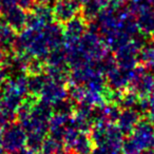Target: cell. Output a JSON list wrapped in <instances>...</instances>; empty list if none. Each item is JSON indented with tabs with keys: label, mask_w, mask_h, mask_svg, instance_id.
Segmentation results:
<instances>
[{
	"label": "cell",
	"mask_w": 154,
	"mask_h": 154,
	"mask_svg": "<svg viewBox=\"0 0 154 154\" xmlns=\"http://www.w3.org/2000/svg\"><path fill=\"white\" fill-rule=\"evenodd\" d=\"M128 89L136 93L140 98L149 97L154 93V74L149 72L143 64L137 66Z\"/></svg>",
	"instance_id": "ba28073f"
},
{
	"label": "cell",
	"mask_w": 154,
	"mask_h": 154,
	"mask_svg": "<svg viewBox=\"0 0 154 154\" xmlns=\"http://www.w3.org/2000/svg\"><path fill=\"white\" fill-rule=\"evenodd\" d=\"M11 154H39V152L26 146V147L23 148V149L19 150V151H16V152H14V153H11Z\"/></svg>",
	"instance_id": "d6986e66"
},
{
	"label": "cell",
	"mask_w": 154,
	"mask_h": 154,
	"mask_svg": "<svg viewBox=\"0 0 154 154\" xmlns=\"http://www.w3.org/2000/svg\"><path fill=\"white\" fill-rule=\"evenodd\" d=\"M87 23L84 17L77 16L73 19L69 20L63 24V39L64 45H71L76 43L87 32Z\"/></svg>",
	"instance_id": "5bb4252c"
},
{
	"label": "cell",
	"mask_w": 154,
	"mask_h": 154,
	"mask_svg": "<svg viewBox=\"0 0 154 154\" xmlns=\"http://www.w3.org/2000/svg\"><path fill=\"white\" fill-rule=\"evenodd\" d=\"M94 143L92 154H122L124 134L114 122H96L90 131Z\"/></svg>",
	"instance_id": "3957f363"
},
{
	"label": "cell",
	"mask_w": 154,
	"mask_h": 154,
	"mask_svg": "<svg viewBox=\"0 0 154 154\" xmlns=\"http://www.w3.org/2000/svg\"><path fill=\"white\" fill-rule=\"evenodd\" d=\"M82 13V5L79 0H56L54 2V19L60 24H64L69 20L79 16Z\"/></svg>",
	"instance_id": "8fae6325"
},
{
	"label": "cell",
	"mask_w": 154,
	"mask_h": 154,
	"mask_svg": "<svg viewBox=\"0 0 154 154\" xmlns=\"http://www.w3.org/2000/svg\"><path fill=\"white\" fill-rule=\"evenodd\" d=\"M63 143L68 154H92L94 148L90 133L80 131L79 129L73 126L72 122H70L66 129Z\"/></svg>",
	"instance_id": "5b68a950"
},
{
	"label": "cell",
	"mask_w": 154,
	"mask_h": 154,
	"mask_svg": "<svg viewBox=\"0 0 154 154\" xmlns=\"http://www.w3.org/2000/svg\"><path fill=\"white\" fill-rule=\"evenodd\" d=\"M145 41L135 36L129 42L118 48L114 54L116 64L126 69H135L139 62V53Z\"/></svg>",
	"instance_id": "52a82bcc"
},
{
	"label": "cell",
	"mask_w": 154,
	"mask_h": 154,
	"mask_svg": "<svg viewBox=\"0 0 154 154\" xmlns=\"http://www.w3.org/2000/svg\"><path fill=\"white\" fill-rule=\"evenodd\" d=\"M149 150H154V122L146 117L141 118L124 139L122 154H141Z\"/></svg>",
	"instance_id": "277c9868"
},
{
	"label": "cell",
	"mask_w": 154,
	"mask_h": 154,
	"mask_svg": "<svg viewBox=\"0 0 154 154\" xmlns=\"http://www.w3.org/2000/svg\"><path fill=\"white\" fill-rule=\"evenodd\" d=\"M139 62L145 68L154 70V40L145 43L139 53Z\"/></svg>",
	"instance_id": "ac0fdd59"
},
{
	"label": "cell",
	"mask_w": 154,
	"mask_h": 154,
	"mask_svg": "<svg viewBox=\"0 0 154 154\" xmlns=\"http://www.w3.org/2000/svg\"><path fill=\"white\" fill-rule=\"evenodd\" d=\"M66 148L62 139L54 136H47L39 150V154H66Z\"/></svg>",
	"instance_id": "2e32d148"
},
{
	"label": "cell",
	"mask_w": 154,
	"mask_h": 154,
	"mask_svg": "<svg viewBox=\"0 0 154 154\" xmlns=\"http://www.w3.org/2000/svg\"><path fill=\"white\" fill-rule=\"evenodd\" d=\"M69 154H71V153H69Z\"/></svg>",
	"instance_id": "d4e9b609"
},
{
	"label": "cell",
	"mask_w": 154,
	"mask_h": 154,
	"mask_svg": "<svg viewBox=\"0 0 154 154\" xmlns=\"http://www.w3.org/2000/svg\"><path fill=\"white\" fill-rule=\"evenodd\" d=\"M135 69H126L115 64L106 73V80L109 88L115 91H124L128 89L134 76Z\"/></svg>",
	"instance_id": "30bf717a"
},
{
	"label": "cell",
	"mask_w": 154,
	"mask_h": 154,
	"mask_svg": "<svg viewBox=\"0 0 154 154\" xmlns=\"http://www.w3.org/2000/svg\"><path fill=\"white\" fill-rule=\"evenodd\" d=\"M2 24H3V20L0 19V32H1V28H2Z\"/></svg>",
	"instance_id": "603a6c76"
},
{
	"label": "cell",
	"mask_w": 154,
	"mask_h": 154,
	"mask_svg": "<svg viewBox=\"0 0 154 154\" xmlns=\"http://www.w3.org/2000/svg\"><path fill=\"white\" fill-rule=\"evenodd\" d=\"M53 20V8L50 7L48 3L40 2V5L35 3L30 9V13L28 14L26 26H30V28H43V26L52 23Z\"/></svg>",
	"instance_id": "7c38bea8"
},
{
	"label": "cell",
	"mask_w": 154,
	"mask_h": 154,
	"mask_svg": "<svg viewBox=\"0 0 154 154\" xmlns=\"http://www.w3.org/2000/svg\"><path fill=\"white\" fill-rule=\"evenodd\" d=\"M69 96L68 89L66 88V84L57 80L51 79L48 77L47 82L43 86L42 90L39 95V99L43 103H48L51 107H54L57 103L63 101Z\"/></svg>",
	"instance_id": "9c48e42d"
},
{
	"label": "cell",
	"mask_w": 154,
	"mask_h": 154,
	"mask_svg": "<svg viewBox=\"0 0 154 154\" xmlns=\"http://www.w3.org/2000/svg\"><path fill=\"white\" fill-rule=\"evenodd\" d=\"M3 14V21L11 26L15 32H21L26 26L28 13L19 5H10L1 9Z\"/></svg>",
	"instance_id": "4fadbf2b"
},
{
	"label": "cell",
	"mask_w": 154,
	"mask_h": 154,
	"mask_svg": "<svg viewBox=\"0 0 154 154\" xmlns=\"http://www.w3.org/2000/svg\"><path fill=\"white\" fill-rule=\"evenodd\" d=\"M0 154H5V151L3 150V148L1 145H0Z\"/></svg>",
	"instance_id": "7402d4cb"
},
{
	"label": "cell",
	"mask_w": 154,
	"mask_h": 154,
	"mask_svg": "<svg viewBox=\"0 0 154 154\" xmlns=\"http://www.w3.org/2000/svg\"><path fill=\"white\" fill-rule=\"evenodd\" d=\"M64 45L63 29L60 23H50L43 28H30L20 32L13 52L24 54L31 58L45 60L51 50Z\"/></svg>",
	"instance_id": "6da1fadb"
},
{
	"label": "cell",
	"mask_w": 154,
	"mask_h": 154,
	"mask_svg": "<svg viewBox=\"0 0 154 154\" xmlns=\"http://www.w3.org/2000/svg\"><path fill=\"white\" fill-rule=\"evenodd\" d=\"M141 119V112L136 108H127L120 111L117 118V127L124 135H129Z\"/></svg>",
	"instance_id": "9a60e30c"
},
{
	"label": "cell",
	"mask_w": 154,
	"mask_h": 154,
	"mask_svg": "<svg viewBox=\"0 0 154 154\" xmlns=\"http://www.w3.org/2000/svg\"><path fill=\"white\" fill-rule=\"evenodd\" d=\"M39 1L42 3H48V5H49V3H51V2H55L56 0H39Z\"/></svg>",
	"instance_id": "44dd1931"
},
{
	"label": "cell",
	"mask_w": 154,
	"mask_h": 154,
	"mask_svg": "<svg viewBox=\"0 0 154 154\" xmlns=\"http://www.w3.org/2000/svg\"><path fill=\"white\" fill-rule=\"evenodd\" d=\"M7 52L5 51V50L2 49V48H0V66L2 63H5V59H7Z\"/></svg>",
	"instance_id": "ffe728a7"
},
{
	"label": "cell",
	"mask_w": 154,
	"mask_h": 154,
	"mask_svg": "<svg viewBox=\"0 0 154 154\" xmlns=\"http://www.w3.org/2000/svg\"><path fill=\"white\" fill-rule=\"evenodd\" d=\"M151 37H152V40H154V33L152 34V36H151Z\"/></svg>",
	"instance_id": "cb8c5ba5"
},
{
	"label": "cell",
	"mask_w": 154,
	"mask_h": 154,
	"mask_svg": "<svg viewBox=\"0 0 154 154\" xmlns=\"http://www.w3.org/2000/svg\"><path fill=\"white\" fill-rule=\"evenodd\" d=\"M53 114L51 106L29 95L17 111L19 124L26 132V146L39 152L49 133V122Z\"/></svg>",
	"instance_id": "7a4b0ae2"
},
{
	"label": "cell",
	"mask_w": 154,
	"mask_h": 154,
	"mask_svg": "<svg viewBox=\"0 0 154 154\" xmlns=\"http://www.w3.org/2000/svg\"><path fill=\"white\" fill-rule=\"evenodd\" d=\"M28 75V90L29 95L39 98V95L47 82L48 76L45 73L40 74H26Z\"/></svg>",
	"instance_id": "e0dca14e"
},
{
	"label": "cell",
	"mask_w": 154,
	"mask_h": 154,
	"mask_svg": "<svg viewBox=\"0 0 154 154\" xmlns=\"http://www.w3.org/2000/svg\"><path fill=\"white\" fill-rule=\"evenodd\" d=\"M26 132L20 124L7 125L0 128V145L2 146L5 153L11 154L26 147Z\"/></svg>",
	"instance_id": "8992f818"
}]
</instances>
